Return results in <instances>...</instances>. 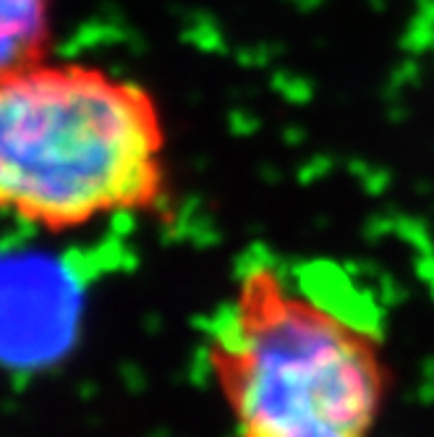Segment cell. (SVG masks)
<instances>
[{"label":"cell","instance_id":"obj_1","mask_svg":"<svg viewBox=\"0 0 434 437\" xmlns=\"http://www.w3.org/2000/svg\"><path fill=\"white\" fill-rule=\"evenodd\" d=\"M204 362L231 437H374L392 388L377 327L267 260L238 270Z\"/></svg>","mask_w":434,"mask_h":437},{"label":"cell","instance_id":"obj_2","mask_svg":"<svg viewBox=\"0 0 434 437\" xmlns=\"http://www.w3.org/2000/svg\"><path fill=\"white\" fill-rule=\"evenodd\" d=\"M165 196L167 131L147 87L50 58L0 79L3 217L63 236Z\"/></svg>","mask_w":434,"mask_h":437},{"label":"cell","instance_id":"obj_3","mask_svg":"<svg viewBox=\"0 0 434 437\" xmlns=\"http://www.w3.org/2000/svg\"><path fill=\"white\" fill-rule=\"evenodd\" d=\"M56 0H0V79L47 58Z\"/></svg>","mask_w":434,"mask_h":437}]
</instances>
